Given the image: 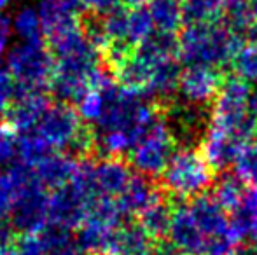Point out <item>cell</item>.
<instances>
[{
	"mask_svg": "<svg viewBox=\"0 0 257 255\" xmlns=\"http://www.w3.org/2000/svg\"><path fill=\"white\" fill-rule=\"evenodd\" d=\"M81 2L86 13L95 14V16H100V18L114 13L122 4L121 0H81Z\"/></svg>",
	"mask_w": 257,
	"mask_h": 255,
	"instance_id": "obj_25",
	"label": "cell"
},
{
	"mask_svg": "<svg viewBox=\"0 0 257 255\" xmlns=\"http://www.w3.org/2000/svg\"><path fill=\"white\" fill-rule=\"evenodd\" d=\"M200 255H210V253H200Z\"/></svg>",
	"mask_w": 257,
	"mask_h": 255,
	"instance_id": "obj_36",
	"label": "cell"
},
{
	"mask_svg": "<svg viewBox=\"0 0 257 255\" xmlns=\"http://www.w3.org/2000/svg\"><path fill=\"white\" fill-rule=\"evenodd\" d=\"M96 197H119L133 178V168L122 156H103L88 161Z\"/></svg>",
	"mask_w": 257,
	"mask_h": 255,
	"instance_id": "obj_6",
	"label": "cell"
},
{
	"mask_svg": "<svg viewBox=\"0 0 257 255\" xmlns=\"http://www.w3.org/2000/svg\"><path fill=\"white\" fill-rule=\"evenodd\" d=\"M175 136L166 124L165 117L161 116V119L151 129H147L146 135L132 147L128 163L144 177H161L172 156L175 154Z\"/></svg>",
	"mask_w": 257,
	"mask_h": 255,
	"instance_id": "obj_4",
	"label": "cell"
},
{
	"mask_svg": "<svg viewBox=\"0 0 257 255\" xmlns=\"http://www.w3.org/2000/svg\"><path fill=\"white\" fill-rule=\"evenodd\" d=\"M49 105L51 103H49L46 91H41V89H25L20 86V93H18L16 100L9 107V110L4 114V117H6L4 123H7L16 131L28 133L37 126V123L44 116V112L48 110Z\"/></svg>",
	"mask_w": 257,
	"mask_h": 255,
	"instance_id": "obj_11",
	"label": "cell"
},
{
	"mask_svg": "<svg viewBox=\"0 0 257 255\" xmlns=\"http://www.w3.org/2000/svg\"><path fill=\"white\" fill-rule=\"evenodd\" d=\"M0 255H21V253L14 243H6V245H0Z\"/></svg>",
	"mask_w": 257,
	"mask_h": 255,
	"instance_id": "obj_29",
	"label": "cell"
},
{
	"mask_svg": "<svg viewBox=\"0 0 257 255\" xmlns=\"http://www.w3.org/2000/svg\"><path fill=\"white\" fill-rule=\"evenodd\" d=\"M11 220L18 232H39L49 225V194L37 177L16 197Z\"/></svg>",
	"mask_w": 257,
	"mask_h": 255,
	"instance_id": "obj_5",
	"label": "cell"
},
{
	"mask_svg": "<svg viewBox=\"0 0 257 255\" xmlns=\"http://www.w3.org/2000/svg\"><path fill=\"white\" fill-rule=\"evenodd\" d=\"M213 199L224 208L233 211L247 194V185L236 173H224L213 182Z\"/></svg>",
	"mask_w": 257,
	"mask_h": 255,
	"instance_id": "obj_17",
	"label": "cell"
},
{
	"mask_svg": "<svg viewBox=\"0 0 257 255\" xmlns=\"http://www.w3.org/2000/svg\"><path fill=\"white\" fill-rule=\"evenodd\" d=\"M81 168V161L67 152H51L34 168L37 180L46 189H58L74 180Z\"/></svg>",
	"mask_w": 257,
	"mask_h": 255,
	"instance_id": "obj_12",
	"label": "cell"
},
{
	"mask_svg": "<svg viewBox=\"0 0 257 255\" xmlns=\"http://www.w3.org/2000/svg\"><path fill=\"white\" fill-rule=\"evenodd\" d=\"M79 114L84 121H98L103 112V95L102 91H91L79 102Z\"/></svg>",
	"mask_w": 257,
	"mask_h": 255,
	"instance_id": "obj_24",
	"label": "cell"
},
{
	"mask_svg": "<svg viewBox=\"0 0 257 255\" xmlns=\"http://www.w3.org/2000/svg\"><path fill=\"white\" fill-rule=\"evenodd\" d=\"M247 6H248V11H250L252 21H254L257 27V0H247Z\"/></svg>",
	"mask_w": 257,
	"mask_h": 255,
	"instance_id": "obj_32",
	"label": "cell"
},
{
	"mask_svg": "<svg viewBox=\"0 0 257 255\" xmlns=\"http://www.w3.org/2000/svg\"><path fill=\"white\" fill-rule=\"evenodd\" d=\"M117 255H158L156 253V248H144V250H132V252H122V253H117Z\"/></svg>",
	"mask_w": 257,
	"mask_h": 255,
	"instance_id": "obj_30",
	"label": "cell"
},
{
	"mask_svg": "<svg viewBox=\"0 0 257 255\" xmlns=\"http://www.w3.org/2000/svg\"><path fill=\"white\" fill-rule=\"evenodd\" d=\"M233 63L241 79L257 84V27L250 32V41L241 46Z\"/></svg>",
	"mask_w": 257,
	"mask_h": 255,
	"instance_id": "obj_21",
	"label": "cell"
},
{
	"mask_svg": "<svg viewBox=\"0 0 257 255\" xmlns=\"http://www.w3.org/2000/svg\"><path fill=\"white\" fill-rule=\"evenodd\" d=\"M46 255H84V253H82L77 241L74 239V241L67 243V245H63V246H58V248L51 250V252H48Z\"/></svg>",
	"mask_w": 257,
	"mask_h": 255,
	"instance_id": "obj_27",
	"label": "cell"
},
{
	"mask_svg": "<svg viewBox=\"0 0 257 255\" xmlns=\"http://www.w3.org/2000/svg\"><path fill=\"white\" fill-rule=\"evenodd\" d=\"M220 86H222V79L217 68L187 67L180 74L177 91L182 96V102L206 107L210 102H215Z\"/></svg>",
	"mask_w": 257,
	"mask_h": 255,
	"instance_id": "obj_10",
	"label": "cell"
},
{
	"mask_svg": "<svg viewBox=\"0 0 257 255\" xmlns=\"http://www.w3.org/2000/svg\"><path fill=\"white\" fill-rule=\"evenodd\" d=\"M7 67L21 88L46 91L53 79L54 58L46 41H21L7 55Z\"/></svg>",
	"mask_w": 257,
	"mask_h": 255,
	"instance_id": "obj_3",
	"label": "cell"
},
{
	"mask_svg": "<svg viewBox=\"0 0 257 255\" xmlns=\"http://www.w3.org/2000/svg\"><path fill=\"white\" fill-rule=\"evenodd\" d=\"M231 229L240 241L252 238L257 231V189H248L241 203L231 211Z\"/></svg>",
	"mask_w": 257,
	"mask_h": 255,
	"instance_id": "obj_16",
	"label": "cell"
},
{
	"mask_svg": "<svg viewBox=\"0 0 257 255\" xmlns=\"http://www.w3.org/2000/svg\"><path fill=\"white\" fill-rule=\"evenodd\" d=\"M11 2H13V0H0V9H4V7H7Z\"/></svg>",
	"mask_w": 257,
	"mask_h": 255,
	"instance_id": "obj_34",
	"label": "cell"
},
{
	"mask_svg": "<svg viewBox=\"0 0 257 255\" xmlns=\"http://www.w3.org/2000/svg\"><path fill=\"white\" fill-rule=\"evenodd\" d=\"M18 157V136L16 129L7 123H0V168L11 166Z\"/></svg>",
	"mask_w": 257,
	"mask_h": 255,
	"instance_id": "obj_22",
	"label": "cell"
},
{
	"mask_svg": "<svg viewBox=\"0 0 257 255\" xmlns=\"http://www.w3.org/2000/svg\"><path fill=\"white\" fill-rule=\"evenodd\" d=\"M11 32H13V23H11L9 16L0 13V58H2L4 51H6L7 44H9Z\"/></svg>",
	"mask_w": 257,
	"mask_h": 255,
	"instance_id": "obj_26",
	"label": "cell"
},
{
	"mask_svg": "<svg viewBox=\"0 0 257 255\" xmlns=\"http://www.w3.org/2000/svg\"><path fill=\"white\" fill-rule=\"evenodd\" d=\"M163 117L172 129L177 143H182L184 147H193L196 142H201L210 121V114L205 107L186 102L172 105Z\"/></svg>",
	"mask_w": 257,
	"mask_h": 255,
	"instance_id": "obj_8",
	"label": "cell"
},
{
	"mask_svg": "<svg viewBox=\"0 0 257 255\" xmlns=\"http://www.w3.org/2000/svg\"><path fill=\"white\" fill-rule=\"evenodd\" d=\"M166 241L177 255H200L206 253V238L196 224L189 206L179 204L173 208Z\"/></svg>",
	"mask_w": 257,
	"mask_h": 255,
	"instance_id": "obj_7",
	"label": "cell"
},
{
	"mask_svg": "<svg viewBox=\"0 0 257 255\" xmlns=\"http://www.w3.org/2000/svg\"><path fill=\"white\" fill-rule=\"evenodd\" d=\"M252 238H254V239H255V243H257V231H255V234L252 236Z\"/></svg>",
	"mask_w": 257,
	"mask_h": 255,
	"instance_id": "obj_35",
	"label": "cell"
},
{
	"mask_svg": "<svg viewBox=\"0 0 257 255\" xmlns=\"http://www.w3.org/2000/svg\"><path fill=\"white\" fill-rule=\"evenodd\" d=\"M248 109H250V112L254 114V117L257 119V84L252 88L250 91V100H248Z\"/></svg>",
	"mask_w": 257,
	"mask_h": 255,
	"instance_id": "obj_28",
	"label": "cell"
},
{
	"mask_svg": "<svg viewBox=\"0 0 257 255\" xmlns=\"http://www.w3.org/2000/svg\"><path fill=\"white\" fill-rule=\"evenodd\" d=\"M233 168L234 173L245 182L247 187L257 189V138L250 140L240 150Z\"/></svg>",
	"mask_w": 257,
	"mask_h": 255,
	"instance_id": "obj_20",
	"label": "cell"
},
{
	"mask_svg": "<svg viewBox=\"0 0 257 255\" xmlns=\"http://www.w3.org/2000/svg\"><path fill=\"white\" fill-rule=\"evenodd\" d=\"M215 168L203 152L194 147L175 150L168 166L161 173V187L179 199H193L205 194L215 182Z\"/></svg>",
	"mask_w": 257,
	"mask_h": 255,
	"instance_id": "obj_2",
	"label": "cell"
},
{
	"mask_svg": "<svg viewBox=\"0 0 257 255\" xmlns=\"http://www.w3.org/2000/svg\"><path fill=\"white\" fill-rule=\"evenodd\" d=\"M39 18L46 41L81 27L84 7L81 0H39Z\"/></svg>",
	"mask_w": 257,
	"mask_h": 255,
	"instance_id": "obj_9",
	"label": "cell"
},
{
	"mask_svg": "<svg viewBox=\"0 0 257 255\" xmlns=\"http://www.w3.org/2000/svg\"><path fill=\"white\" fill-rule=\"evenodd\" d=\"M13 30L25 42L44 41L41 18H39V13L34 7H23V9L18 11L13 20Z\"/></svg>",
	"mask_w": 257,
	"mask_h": 255,
	"instance_id": "obj_19",
	"label": "cell"
},
{
	"mask_svg": "<svg viewBox=\"0 0 257 255\" xmlns=\"http://www.w3.org/2000/svg\"><path fill=\"white\" fill-rule=\"evenodd\" d=\"M122 4H124V7H139L142 6L146 0H121Z\"/></svg>",
	"mask_w": 257,
	"mask_h": 255,
	"instance_id": "obj_33",
	"label": "cell"
},
{
	"mask_svg": "<svg viewBox=\"0 0 257 255\" xmlns=\"http://www.w3.org/2000/svg\"><path fill=\"white\" fill-rule=\"evenodd\" d=\"M159 196H163V192L153 182V178L144 177V175L139 173V175H133L128 187L117 197V203L121 206L122 215L128 220L132 217H139Z\"/></svg>",
	"mask_w": 257,
	"mask_h": 255,
	"instance_id": "obj_13",
	"label": "cell"
},
{
	"mask_svg": "<svg viewBox=\"0 0 257 255\" xmlns=\"http://www.w3.org/2000/svg\"><path fill=\"white\" fill-rule=\"evenodd\" d=\"M172 213L173 208L170 206V203L163 196H159L153 204H149L139 215V224L149 234L151 239H163L168 234Z\"/></svg>",
	"mask_w": 257,
	"mask_h": 255,
	"instance_id": "obj_15",
	"label": "cell"
},
{
	"mask_svg": "<svg viewBox=\"0 0 257 255\" xmlns=\"http://www.w3.org/2000/svg\"><path fill=\"white\" fill-rule=\"evenodd\" d=\"M53 152V149L37 135L30 133L18 138V159L20 163L27 164L30 168H35L44 157H48Z\"/></svg>",
	"mask_w": 257,
	"mask_h": 255,
	"instance_id": "obj_18",
	"label": "cell"
},
{
	"mask_svg": "<svg viewBox=\"0 0 257 255\" xmlns=\"http://www.w3.org/2000/svg\"><path fill=\"white\" fill-rule=\"evenodd\" d=\"M241 49L240 34L227 25L193 23L179 37V58L187 67L220 68L234 62Z\"/></svg>",
	"mask_w": 257,
	"mask_h": 255,
	"instance_id": "obj_1",
	"label": "cell"
},
{
	"mask_svg": "<svg viewBox=\"0 0 257 255\" xmlns=\"http://www.w3.org/2000/svg\"><path fill=\"white\" fill-rule=\"evenodd\" d=\"M234 255H257V245H250V246H241V248L236 250Z\"/></svg>",
	"mask_w": 257,
	"mask_h": 255,
	"instance_id": "obj_31",
	"label": "cell"
},
{
	"mask_svg": "<svg viewBox=\"0 0 257 255\" xmlns=\"http://www.w3.org/2000/svg\"><path fill=\"white\" fill-rule=\"evenodd\" d=\"M147 11L154 23L156 32L175 34L184 20V6L180 0H147Z\"/></svg>",
	"mask_w": 257,
	"mask_h": 255,
	"instance_id": "obj_14",
	"label": "cell"
},
{
	"mask_svg": "<svg viewBox=\"0 0 257 255\" xmlns=\"http://www.w3.org/2000/svg\"><path fill=\"white\" fill-rule=\"evenodd\" d=\"M18 93H20V84L16 82V79L9 70L0 67V116H4L9 110Z\"/></svg>",
	"mask_w": 257,
	"mask_h": 255,
	"instance_id": "obj_23",
	"label": "cell"
}]
</instances>
